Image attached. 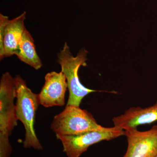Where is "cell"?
<instances>
[{
	"label": "cell",
	"mask_w": 157,
	"mask_h": 157,
	"mask_svg": "<svg viewBox=\"0 0 157 157\" xmlns=\"http://www.w3.org/2000/svg\"><path fill=\"white\" fill-rule=\"evenodd\" d=\"M67 88V79L62 71L47 73L44 86L38 94L40 105L45 107L64 106Z\"/></svg>",
	"instance_id": "cell-8"
},
{
	"label": "cell",
	"mask_w": 157,
	"mask_h": 157,
	"mask_svg": "<svg viewBox=\"0 0 157 157\" xmlns=\"http://www.w3.org/2000/svg\"><path fill=\"white\" fill-rule=\"evenodd\" d=\"M25 13L12 20L0 15V59L15 55L26 29Z\"/></svg>",
	"instance_id": "cell-6"
},
{
	"label": "cell",
	"mask_w": 157,
	"mask_h": 157,
	"mask_svg": "<svg viewBox=\"0 0 157 157\" xmlns=\"http://www.w3.org/2000/svg\"><path fill=\"white\" fill-rule=\"evenodd\" d=\"M88 52L85 48L79 50L74 57L70 52L67 42L58 55L57 63L60 66L67 82L69 96L67 105L79 106L83 98L90 93L98 91L90 89L84 86L79 80L78 75L79 68L86 67Z\"/></svg>",
	"instance_id": "cell-3"
},
{
	"label": "cell",
	"mask_w": 157,
	"mask_h": 157,
	"mask_svg": "<svg viewBox=\"0 0 157 157\" xmlns=\"http://www.w3.org/2000/svg\"><path fill=\"white\" fill-rule=\"evenodd\" d=\"M124 131L128 146L122 157L157 156V125L144 132L137 128Z\"/></svg>",
	"instance_id": "cell-7"
},
{
	"label": "cell",
	"mask_w": 157,
	"mask_h": 157,
	"mask_svg": "<svg viewBox=\"0 0 157 157\" xmlns=\"http://www.w3.org/2000/svg\"><path fill=\"white\" fill-rule=\"evenodd\" d=\"M14 80L16 91V116L17 120L22 123L25 130L24 147L42 150L43 147L34 128L36 113L40 104L39 94L33 92L28 87L25 80L19 75L15 76Z\"/></svg>",
	"instance_id": "cell-1"
},
{
	"label": "cell",
	"mask_w": 157,
	"mask_h": 157,
	"mask_svg": "<svg viewBox=\"0 0 157 157\" xmlns=\"http://www.w3.org/2000/svg\"><path fill=\"white\" fill-rule=\"evenodd\" d=\"M155 157H157V156H156Z\"/></svg>",
	"instance_id": "cell-11"
},
{
	"label": "cell",
	"mask_w": 157,
	"mask_h": 157,
	"mask_svg": "<svg viewBox=\"0 0 157 157\" xmlns=\"http://www.w3.org/2000/svg\"><path fill=\"white\" fill-rule=\"evenodd\" d=\"M105 128L98 123L91 113L76 105H67L54 117L51 125L56 135H78Z\"/></svg>",
	"instance_id": "cell-4"
},
{
	"label": "cell",
	"mask_w": 157,
	"mask_h": 157,
	"mask_svg": "<svg viewBox=\"0 0 157 157\" xmlns=\"http://www.w3.org/2000/svg\"><path fill=\"white\" fill-rule=\"evenodd\" d=\"M112 121L114 126L124 131L155 122L157 121V101L149 107H130L121 115L114 117Z\"/></svg>",
	"instance_id": "cell-9"
},
{
	"label": "cell",
	"mask_w": 157,
	"mask_h": 157,
	"mask_svg": "<svg viewBox=\"0 0 157 157\" xmlns=\"http://www.w3.org/2000/svg\"><path fill=\"white\" fill-rule=\"evenodd\" d=\"M15 80L10 73H3L0 81V157H9L12 151L9 137L17 126Z\"/></svg>",
	"instance_id": "cell-2"
},
{
	"label": "cell",
	"mask_w": 157,
	"mask_h": 157,
	"mask_svg": "<svg viewBox=\"0 0 157 157\" xmlns=\"http://www.w3.org/2000/svg\"><path fill=\"white\" fill-rule=\"evenodd\" d=\"M15 55L35 70H39L42 67V61L36 51L34 39L26 29L23 33Z\"/></svg>",
	"instance_id": "cell-10"
},
{
	"label": "cell",
	"mask_w": 157,
	"mask_h": 157,
	"mask_svg": "<svg viewBox=\"0 0 157 157\" xmlns=\"http://www.w3.org/2000/svg\"><path fill=\"white\" fill-rule=\"evenodd\" d=\"M125 136V131L118 127L106 128L76 135H56L63 144V151L67 157H80L94 144L104 140H113Z\"/></svg>",
	"instance_id": "cell-5"
}]
</instances>
